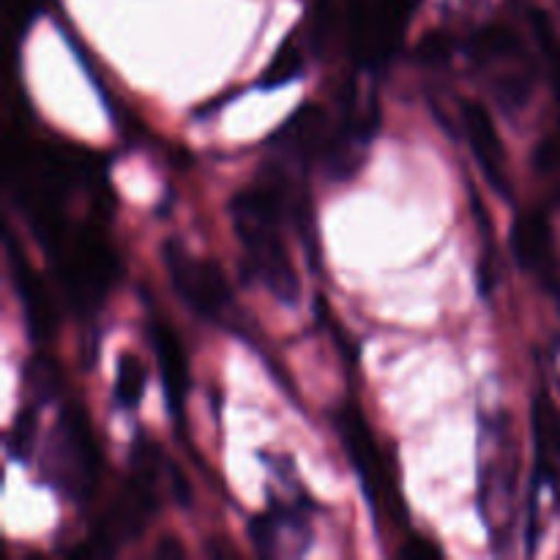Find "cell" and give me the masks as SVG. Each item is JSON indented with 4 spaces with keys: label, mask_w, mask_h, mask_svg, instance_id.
<instances>
[{
    "label": "cell",
    "mask_w": 560,
    "mask_h": 560,
    "mask_svg": "<svg viewBox=\"0 0 560 560\" xmlns=\"http://www.w3.org/2000/svg\"><path fill=\"white\" fill-rule=\"evenodd\" d=\"M299 167L268 159L260 164L255 184L241 189L230 202L235 235L244 249L246 268L257 282L282 304H299L301 279L290 257L284 230L295 224L306 230V189L299 180Z\"/></svg>",
    "instance_id": "6da1fadb"
},
{
    "label": "cell",
    "mask_w": 560,
    "mask_h": 560,
    "mask_svg": "<svg viewBox=\"0 0 560 560\" xmlns=\"http://www.w3.org/2000/svg\"><path fill=\"white\" fill-rule=\"evenodd\" d=\"M164 459L159 448L145 435H137L129 452V474L120 485L118 495L102 514L93 534L88 536L80 556L104 558L113 556L124 545L145 534L153 514L159 512V481H162Z\"/></svg>",
    "instance_id": "7a4b0ae2"
},
{
    "label": "cell",
    "mask_w": 560,
    "mask_h": 560,
    "mask_svg": "<svg viewBox=\"0 0 560 560\" xmlns=\"http://www.w3.org/2000/svg\"><path fill=\"white\" fill-rule=\"evenodd\" d=\"M52 260L58 284L77 315H93L120 277L118 257L102 233L91 224L69 222L63 233L44 246Z\"/></svg>",
    "instance_id": "3957f363"
},
{
    "label": "cell",
    "mask_w": 560,
    "mask_h": 560,
    "mask_svg": "<svg viewBox=\"0 0 560 560\" xmlns=\"http://www.w3.org/2000/svg\"><path fill=\"white\" fill-rule=\"evenodd\" d=\"M479 509L487 534L509 547L520 487V454L506 413L485 416L479 441Z\"/></svg>",
    "instance_id": "277c9868"
},
{
    "label": "cell",
    "mask_w": 560,
    "mask_h": 560,
    "mask_svg": "<svg viewBox=\"0 0 560 560\" xmlns=\"http://www.w3.org/2000/svg\"><path fill=\"white\" fill-rule=\"evenodd\" d=\"M42 474L58 495L74 503L88 501L96 490L98 474H102V454H98L91 419L77 402L60 410L58 421L44 441Z\"/></svg>",
    "instance_id": "5b68a950"
},
{
    "label": "cell",
    "mask_w": 560,
    "mask_h": 560,
    "mask_svg": "<svg viewBox=\"0 0 560 560\" xmlns=\"http://www.w3.org/2000/svg\"><path fill=\"white\" fill-rule=\"evenodd\" d=\"M334 427H337L339 441H342L350 465H353L355 476H359L361 487H364L366 501H370L377 525H402L405 503L402 495H399L397 476L392 474V463L383 454L372 427L366 424V419L353 405H342L334 413Z\"/></svg>",
    "instance_id": "8992f818"
},
{
    "label": "cell",
    "mask_w": 560,
    "mask_h": 560,
    "mask_svg": "<svg viewBox=\"0 0 560 560\" xmlns=\"http://www.w3.org/2000/svg\"><path fill=\"white\" fill-rule=\"evenodd\" d=\"M470 60L506 113H517L534 93L536 71L520 33L506 25H487L470 44Z\"/></svg>",
    "instance_id": "52a82bcc"
},
{
    "label": "cell",
    "mask_w": 560,
    "mask_h": 560,
    "mask_svg": "<svg viewBox=\"0 0 560 560\" xmlns=\"http://www.w3.org/2000/svg\"><path fill=\"white\" fill-rule=\"evenodd\" d=\"M312 501L295 479V470H273L268 506L249 523L252 545L262 556H301L312 539Z\"/></svg>",
    "instance_id": "ba28073f"
},
{
    "label": "cell",
    "mask_w": 560,
    "mask_h": 560,
    "mask_svg": "<svg viewBox=\"0 0 560 560\" xmlns=\"http://www.w3.org/2000/svg\"><path fill=\"white\" fill-rule=\"evenodd\" d=\"M164 262H167V273L175 293L197 317L213 323V326H230L233 323V290H230L228 277H224L217 262L191 255L178 241H170L164 246Z\"/></svg>",
    "instance_id": "9c48e42d"
},
{
    "label": "cell",
    "mask_w": 560,
    "mask_h": 560,
    "mask_svg": "<svg viewBox=\"0 0 560 560\" xmlns=\"http://www.w3.org/2000/svg\"><path fill=\"white\" fill-rule=\"evenodd\" d=\"M416 0H348L350 55L366 71L394 58Z\"/></svg>",
    "instance_id": "30bf717a"
},
{
    "label": "cell",
    "mask_w": 560,
    "mask_h": 560,
    "mask_svg": "<svg viewBox=\"0 0 560 560\" xmlns=\"http://www.w3.org/2000/svg\"><path fill=\"white\" fill-rule=\"evenodd\" d=\"M459 129L468 140L470 153L479 164L481 175L492 186L498 197H512V170H509V153L503 148L498 126L485 104L463 102L459 104Z\"/></svg>",
    "instance_id": "8fae6325"
},
{
    "label": "cell",
    "mask_w": 560,
    "mask_h": 560,
    "mask_svg": "<svg viewBox=\"0 0 560 560\" xmlns=\"http://www.w3.org/2000/svg\"><path fill=\"white\" fill-rule=\"evenodd\" d=\"M512 252L520 268L534 273L541 288L556 299L560 306V257L552 241V230L541 213H525L514 222Z\"/></svg>",
    "instance_id": "7c38bea8"
},
{
    "label": "cell",
    "mask_w": 560,
    "mask_h": 560,
    "mask_svg": "<svg viewBox=\"0 0 560 560\" xmlns=\"http://www.w3.org/2000/svg\"><path fill=\"white\" fill-rule=\"evenodd\" d=\"M9 260L11 273H14L16 293H20L22 317H25V328L36 342H47L58 328V306H55L52 295H49L47 284L38 277L36 268L16 252V246L9 238Z\"/></svg>",
    "instance_id": "4fadbf2b"
},
{
    "label": "cell",
    "mask_w": 560,
    "mask_h": 560,
    "mask_svg": "<svg viewBox=\"0 0 560 560\" xmlns=\"http://www.w3.org/2000/svg\"><path fill=\"white\" fill-rule=\"evenodd\" d=\"M151 348L156 355L159 375H162L164 399L173 419H184V399L189 392V361H186L184 345L178 334L164 323H151Z\"/></svg>",
    "instance_id": "5bb4252c"
},
{
    "label": "cell",
    "mask_w": 560,
    "mask_h": 560,
    "mask_svg": "<svg viewBox=\"0 0 560 560\" xmlns=\"http://www.w3.org/2000/svg\"><path fill=\"white\" fill-rule=\"evenodd\" d=\"M534 435L539 452V470L560 495V419L550 399L539 397L534 405Z\"/></svg>",
    "instance_id": "9a60e30c"
},
{
    "label": "cell",
    "mask_w": 560,
    "mask_h": 560,
    "mask_svg": "<svg viewBox=\"0 0 560 560\" xmlns=\"http://www.w3.org/2000/svg\"><path fill=\"white\" fill-rule=\"evenodd\" d=\"M148 372L142 361L131 353L118 355V370H115V388H113V405L120 410H135L140 405L142 394H145Z\"/></svg>",
    "instance_id": "2e32d148"
},
{
    "label": "cell",
    "mask_w": 560,
    "mask_h": 560,
    "mask_svg": "<svg viewBox=\"0 0 560 560\" xmlns=\"http://www.w3.org/2000/svg\"><path fill=\"white\" fill-rule=\"evenodd\" d=\"M22 383H25V405L38 410L58 397L60 370L49 359H31L22 372Z\"/></svg>",
    "instance_id": "e0dca14e"
},
{
    "label": "cell",
    "mask_w": 560,
    "mask_h": 560,
    "mask_svg": "<svg viewBox=\"0 0 560 560\" xmlns=\"http://www.w3.org/2000/svg\"><path fill=\"white\" fill-rule=\"evenodd\" d=\"M304 71V52L293 42H284L271 58L268 69L260 74L262 88H279L284 82H293Z\"/></svg>",
    "instance_id": "ac0fdd59"
},
{
    "label": "cell",
    "mask_w": 560,
    "mask_h": 560,
    "mask_svg": "<svg viewBox=\"0 0 560 560\" xmlns=\"http://www.w3.org/2000/svg\"><path fill=\"white\" fill-rule=\"evenodd\" d=\"M402 556L410 558H438L441 556V547H435L432 541L427 539H410L408 545L402 547Z\"/></svg>",
    "instance_id": "d6986e66"
}]
</instances>
